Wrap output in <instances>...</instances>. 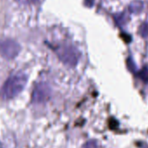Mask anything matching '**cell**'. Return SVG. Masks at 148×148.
Here are the masks:
<instances>
[{
    "instance_id": "4",
    "label": "cell",
    "mask_w": 148,
    "mask_h": 148,
    "mask_svg": "<svg viewBox=\"0 0 148 148\" xmlns=\"http://www.w3.org/2000/svg\"><path fill=\"white\" fill-rule=\"evenodd\" d=\"M51 95V89L45 82L37 83L32 92V101L34 103H44L48 101Z\"/></svg>"
},
{
    "instance_id": "11",
    "label": "cell",
    "mask_w": 148,
    "mask_h": 148,
    "mask_svg": "<svg viewBox=\"0 0 148 148\" xmlns=\"http://www.w3.org/2000/svg\"><path fill=\"white\" fill-rule=\"evenodd\" d=\"M127 67H128V69L130 70H133L135 68V66H134V62H133V61L131 59L127 60Z\"/></svg>"
},
{
    "instance_id": "8",
    "label": "cell",
    "mask_w": 148,
    "mask_h": 148,
    "mask_svg": "<svg viewBox=\"0 0 148 148\" xmlns=\"http://www.w3.org/2000/svg\"><path fill=\"white\" fill-rule=\"evenodd\" d=\"M127 20H128V17H127V15H126V14H124V13L121 14L119 16H117V17H116V22H117L119 24H121V25L125 24V23L127 22Z\"/></svg>"
},
{
    "instance_id": "3",
    "label": "cell",
    "mask_w": 148,
    "mask_h": 148,
    "mask_svg": "<svg viewBox=\"0 0 148 148\" xmlns=\"http://www.w3.org/2000/svg\"><path fill=\"white\" fill-rule=\"evenodd\" d=\"M20 49V45L14 40L6 39L0 41V55L7 60L16 58Z\"/></svg>"
},
{
    "instance_id": "7",
    "label": "cell",
    "mask_w": 148,
    "mask_h": 148,
    "mask_svg": "<svg viewBox=\"0 0 148 148\" xmlns=\"http://www.w3.org/2000/svg\"><path fill=\"white\" fill-rule=\"evenodd\" d=\"M139 33L142 37H147L148 36V22L143 23L139 29Z\"/></svg>"
},
{
    "instance_id": "9",
    "label": "cell",
    "mask_w": 148,
    "mask_h": 148,
    "mask_svg": "<svg viewBox=\"0 0 148 148\" xmlns=\"http://www.w3.org/2000/svg\"><path fill=\"white\" fill-rule=\"evenodd\" d=\"M83 148H98V144L95 140H89L85 143Z\"/></svg>"
},
{
    "instance_id": "12",
    "label": "cell",
    "mask_w": 148,
    "mask_h": 148,
    "mask_svg": "<svg viewBox=\"0 0 148 148\" xmlns=\"http://www.w3.org/2000/svg\"><path fill=\"white\" fill-rule=\"evenodd\" d=\"M27 3H35L36 2H38L39 0H25Z\"/></svg>"
},
{
    "instance_id": "2",
    "label": "cell",
    "mask_w": 148,
    "mask_h": 148,
    "mask_svg": "<svg viewBox=\"0 0 148 148\" xmlns=\"http://www.w3.org/2000/svg\"><path fill=\"white\" fill-rule=\"evenodd\" d=\"M57 55L60 60L69 67H75L78 63L80 52L76 48L71 45H64L59 49Z\"/></svg>"
},
{
    "instance_id": "10",
    "label": "cell",
    "mask_w": 148,
    "mask_h": 148,
    "mask_svg": "<svg viewBox=\"0 0 148 148\" xmlns=\"http://www.w3.org/2000/svg\"><path fill=\"white\" fill-rule=\"evenodd\" d=\"M141 78L144 80V81H148V70L147 68L144 69L143 71H141Z\"/></svg>"
},
{
    "instance_id": "6",
    "label": "cell",
    "mask_w": 148,
    "mask_h": 148,
    "mask_svg": "<svg viewBox=\"0 0 148 148\" xmlns=\"http://www.w3.org/2000/svg\"><path fill=\"white\" fill-rule=\"evenodd\" d=\"M1 148H15V141L12 137H7L2 143Z\"/></svg>"
},
{
    "instance_id": "5",
    "label": "cell",
    "mask_w": 148,
    "mask_h": 148,
    "mask_svg": "<svg viewBox=\"0 0 148 148\" xmlns=\"http://www.w3.org/2000/svg\"><path fill=\"white\" fill-rule=\"evenodd\" d=\"M143 10V3L140 0L134 1L129 5V10L132 13H140Z\"/></svg>"
},
{
    "instance_id": "1",
    "label": "cell",
    "mask_w": 148,
    "mask_h": 148,
    "mask_svg": "<svg viewBox=\"0 0 148 148\" xmlns=\"http://www.w3.org/2000/svg\"><path fill=\"white\" fill-rule=\"evenodd\" d=\"M28 78L25 74L17 73L10 76L3 83L1 95L3 99L10 100L17 96L25 88Z\"/></svg>"
}]
</instances>
